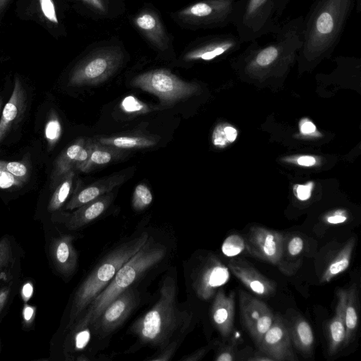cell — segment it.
<instances>
[{
    "label": "cell",
    "mask_w": 361,
    "mask_h": 361,
    "mask_svg": "<svg viewBox=\"0 0 361 361\" xmlns=\"http://www.w3.org/2000/svg\"><path fill=\"white\" fill-rule=\"evenodd\" d=\"M147 233L120 245L92 270L75 291L69 309L66 329L69 330L89 304L106 288L119 269L148 241Z\"/></svg>",
    "instance_id": "obj_3"
},
{
    "label": "cell",
    "mask_w": 361,
    "mask_h": 361,
    "mask_svg": "<svg viewBox=\"0 0 361 361\" xmlns=\"http://www.w3.org/2000/svg\"><path fill=\"white\" fill-rule=\"evenodd\" d=\"M233 274L251 292L262 297L273 295L276 285L257 270L245 259L234 257L228 261Z\"/></svg>",
    "instance_id": "obj_17"
},
{
    "label": "cell",
    "mask_w": 361,
    "mask_h": 361,
    "mask_svg": "<svg viewBox=\"0 0 361 361\" xmlns=\"http://www.w3.org/2000/svg\"><path fill=\"white\" fill-rule=\"evenodd\" d=\"M122 106L128 112L139 111L144 107L143 104L133 97H126L122 103Z\"/></svg>",
    "instance_id": "obj_45"
},
{
    "label": "cell",
    "mask_w": 361,
    "mask_h": 361,
    "mask_svg": "<svg viewBox=\"0 0 361 361\" xmlns=\"http://www.w3.org/2000/svg\"><path fill=\"white\" fill-rule=\"evenodd\" d=\"M94 145V140L85 139V144L75 157L74 170L80 171L89 159Z\"/></svg>",
    "instance_id": "obj_38"
},
{
    "label": "cell",
    "mask_w": 361,
    "mask_h": 361,
    "mask_svg": "<svg viewBox=\"0 0 361 361\" xmlns=\"http://www.w3.org/2000/svg\"><path fill=\"white\" fill-rule=\"evenodd\" d=\"M127 179V174L117 173L102 178L77 192L66 204V210H73L106 194Z\"/></svg>",
    "instance_id": "obj_20"
},
{
    "label": "cell",
    "mask_w": 361,
    "mask_h": 361,
    "mask_svg": "<svg viewBox=\"0 0 361 361\" xmlns=\"http://www.w3.org/2000/svg\"><path fill=\"white\" fill-rule=\"evenodd\" d=\"M164 255L165 247L153 244L149 238L146 244L119 269L110 283L89 304L69 330L92 326L113 299L160 262Z\"/></svg>",
    "instance_id": "obj_5"
},
{
    "label": "cell",
    "mask_w": 361,
    "mask_h": 361,
    "mask_svg": "<svg viewBox=\"0 0 361 361\" xmlns=\"http://www.w3.org/2000/svg\"><path fill=\"white\" fill-rule=\"evenodd\" d=\"M312 189V183H309L307 185H298L296 188L297 197L300 200H306L311 196Z\"/></svg>",
    "instance_id": "obj_48"
},
{
    "label": "cell",
    "mask_w": 361,
    "mask_h": 361,
    "mask_svg": "<svg viewBox=\"0 0 361 361\" xmlns=\"http://www.w3.org/2000/svg\"><path fill=\"white\" fill-rule=\"evenodd\" d=\"M152 195L149 188L143 183L138 184L135 187L133 195V207L136 211H141L152 203Z\"/></svg>",
    "instance_id": "obj_33"
},
{
    "label": "cell",
    "mask_w": 361,
    "mask_h": 361,
    "mask_svg": "<svg viewBox=\"0 0 361 361\" xmlns=\"http://www.w3.org/2000/svg\"><path fill=\"white\" fill-rule=\"evenodd\" d=\"M131 84L156 95L167 104L190 97L197 90L196 84L185 82L166 69H156L140 74Z\"/></svg>",
    "instance_id": "obj_8"
},
{
    "label": "cell",
    "mask_w": 361,
    "mask_h": 361,
    "mask_svg": "<svg viewBox=\"0 0 361 361\" xmlns=\"http://www.w3.org/2000/svg\"><path fill=\"white\" fill-rule=\"evenodd\" d=\"M235 307V293L226 295L223 289L218 290L212 302L211 317L223 338H227L233 329Z\"/></svg>",
    "instance_id": "obj_19"
},
{
    "label": "cell",
    "mask_w": 361,
    "mask_h": 361,
    "mask_svg": "<svg viewBox=\"0 0 361 361\" xmlns=\"http://www.w3.org/2000/svg\"><path fill=\"white\" fill-rule=\"evenodd\" d=\"M245 240L246 249L252 256L274 265L279 264L283 259L285 240L280 232L252 226Z\"/></svg>",
    "instance_id": "obj_12"
},
{
    "label": "cell",
    "mask_w": 361,
    "mask_h": 361,
    "mask_svg": "<svg viewBox=\"0 0 361 361\" xmlns=\"http://www.w3.org/2000/svg\"><path fill=\"white\" fill-rule=\"evenodd\" d=\"M40 11L46 20L53 24H58L56 11L53 0H37Z\"/></svg>",
    "instance_id": "obj_41"
},
{
    "label": "cell",
    "mask_w": 361,
    "mask_h": 361,
    "mask_svg": "<svg viewBox=\"0 0 361 361\" xmlns=\"http://www.w3.org/2000/svg\"><path fill=\"white\" fill-rule=\"evenodd\" d=\"M360 0H314L303 17V42L298 54L303 65L329 56L338 45L355 6Z\"/></svg>",
    "instance_id": "obj_1"
},
{
    "label": "cell",
    "mask_w": 361,
    "mask_h": 361,
    "mask_svg": "<svg viewBox=\"0 0 361 361\" xmlns=\"http://www.w3.org/2000/svg\"><path fill=\"white\" fill-rule=\"evenodd\" d=\"M74 237L69 234L53 236L48 246L50 264L59 276L68 279L75 273L78 265V254L73 246Z\"/></svg>",
    "instance_id": "obj_16"
},
{
    "label": "cell",
    "mask_w": 361,
    "mask_h": 361,
    "mask_svg": "<svg viewBox=\"0 0 361 361\" xmlns=\"http://www.w3.org/2000/svg\"><path fill=\"white\" fill-rule=\"evenodd\" d=\"M229 276L228 268L215 256H210L196 271L193 288L200 299L208 300L216 294L217 288L227 283Z\"/></svg>",
    "instance_id": "obj_14"
},
{
    "label": "cell",
    "mask_w": 361,
    "mask_h": 361,
    "mask_svg": "<svg viewBox=\"0 0 361 361\" xmlns=\"http://www.w3.org/2000/svg\"><path fill=\"white\" fill-rule=\"evenodd\" d=\"M238 135V131L233 127L224 125L218 126L213 133V143L216 146L224 147L233 142Z\"/></svg>",
    "instance_id": "obj_35"
},
{
    "label": "cell",
    "mask_w": 361,
    "mask_h": 361,
    "mask_svg": "<svg viewBox=\"0 0 361 361\" xmlns=\"http://www.w3.org/2000/svg\"><path fill=\"white\" fill-rule=\"evenodd\" d=\"M100 13L106 11V0H80Z\"/></svg>",
    "instance_id": "obj_50"
},
{
    "label": "cell",
    "mask_w": 361,
    "mask_h": 361,
    "mask_svg": "<svg viewBox=\"0 0 361 361\" xmlns=\"http://www.w3.org/2000/svg\"><path fill=\"white\" fill-rule=\"evenodd\" d=\"M258 347L260 352L273 361L297 360L292 348L289 326L280 316H274Z\"/></svg>",
    "instance_id": "obj_13"
},
{
    "label": "cell",
    "mask_w": 361,
    "mask_h": 361,
    "mask_svg": "<svg viewBox=\"0 0 361 361\" xmlns=\"http://www.w3.org/2000/svg\"><path fill=\"white\" fill-rule=\"evenodd\" d=\"M25 103V90L19 78L16 77L11 96L3 109L0 120V144L24 111Z\"/></svg>",
    "instance_id": "obj_22"
},
{
    "label": "cell",
    "mask_w": 361,
    "mask_h": 361,
    "mask_svg": "<svg viewBox=\"0 0 361 361\" xmlns=\"http://www.w3.org/2000/svg\"><path fill=\"white\" fill-rule=\"evenodd\" d=\"M346 289H340L337 293V304L334 317L329 321L327 326L328 350L331 355L336 353L341 348L345 336V304Z\"/></svg>",
    "instance_id": "obj_23"
},
{
    "label": "cell",
    "mask_w": 361,
    "mask_h": 361,
    "mask_svg": "<svg viewBox=\"0 0 361 361\" xmlns=\"http://www.w3.org/2000/svg\"><path fill=\"white\" fill-rule=\"evenodd\" d=\"M0 170L6 171L25 181L28 170L23 163L19 161H6L0 160Z\"/></svg>",
    "instance_id": "obj_37"
},
{
    "label": "cell",
    "mask_w": 361,
    "mask_h": 361,
    "mask_svg": "<svg viewBox=\"0 0 361 361\" xmlns=\"http://www.w3.org/2000/svg\"><path fill=\"white\" fill-rule=\"evenodd\" d=\"M239 307L242 323L258 346L274 315L267 304L243 290L239 291Z\"/></svg>",
    "instance_id": "obj_11"
},
{
    "label": "cell",
    "mask_w": 361,
    "mask_h": 361,
    "mask_svg": "<svg viewBox=\"0 0 361 361\" xmlns=\"http://www.w3.org/2000/svg\"><path fill=\"white\" fill-rule=\"evenodd\" d=\"M75 170L71 169L61 179L49 201L47 211L51 214L58 212L67 200L73 183Z\"/></svg>",
    "instance_id": "obj_31"
},
{
    "label": "cell",
    "mask_w": 361,
    "mask_h": 361,
    "mask_svg": "<svg viewBox=\"0 0 361 361\" xmlns=\"http://www.w3.org/2000/svg\"><path fill=\"white\" fill-rule=\"evenodd\" d=\"M94 140L102 145L123 149L146 148L157 143L154 139L142 136L100 137Z\"/></svg>",
    "instance_id": "obj_30"
},
{
    "label": "cell",
    "mask_w": 361,
    "mask_h": 361,
    "mask_svg": "<svg viewBox=\"0 0 361 361\" xmlns=\"http://www.w3.org/2000/svg\"><path fill=\"white\" fill-rule=\"evenodd\" d=\"M348 219L344 211H336L331 215L325 217V221L329 224H339L344 223Z\"/></svg>",
    "instance_id": "obj_47"
},
{
    "label": "cell",
    "mask_w": 361,
    "mask_h": 361,
    "mask_svg": "<svg viewBox=\"0 0 361 361\" xmlns=\"http://www.w3.org/2000/svg\"><path fill=\"white\" fill-rule=\"evenodd\" d=\"M303 17L281 23L270 40L261 43L258 39L250 42L237 59L239 64L251 69H267L288 65L293 61L302 47Z\"/></svg>",
    "instance_id": "obj_4"
},
{
    "label": "cell",
    "mask_w": 361,
    "mask_h": 361,
    "mask_svg": "<svg viewBox=\"0 0 361 361\" xmlns=\"http://www.w3.org/2000/svg\"><path fill=\"white\" fill-rule=\"evenodd\" d=\"M298 163L304 166H310L315 164V159L310 156H302L298 159Z\"/></svg>",
    "instance_id": "obj_52"
},
{
    "label": "cell",
    "mask_w": 361,
    "mask_h": 361,
    "mask_svg": "<svg viewBox=\"0 0 361 361\" xmlns=\"http://www.w3.org/2000/svg\"><path fill=\"white\" fill-rule=\"evenodd\" d=\"M36 307L25 302L22 310L23 326L28 330L32 327L35 317Z\"/></svg>",
    "instance_id": "obj_44"
},
{
    "label": "cell",
    "mask_w": 361,
    "mask_h": 361,
    "mask_svg": "<svg viewBox=\"0 0 361 361\" xmlns=\"http://www.w3.org/2000/svg\"><path fill=\"white\" fill-rule=\"evenodd\" d=\"M358 291L356 284L353 283L346 289L344 310L345 336L343 348L350 344L355 338L358 325Z\"/></svg>",
    "instance_id": "obj_26"
},
{
    "label": "cell",
    "mask_w": 361,
    "mask_h": 361,
    "mask_svg": "<svg viewBox=\"0 0 361 361\" xmlns=\"http://www.w3.org/2000/svg\"><path fill=\"white\" fill-rule=\"evenodd\" d=\"M236 1L202 0L178 11L177 18L196 27H224L232 24Z\"/></svg>",
    "instance_id": "obj_9"
},
{
    "label": "cell",
    "mask_w": 361,
    "mask_h": 361,
    "mask_svg": "<svg viewBox=\"0 0 361 361\" xmlns=\"http://www.w3.org/2000/svg\"><path fill=\"white\" fill-rule=\"evenodd\" d=\"M315 126L310 121L305 122L300 128L302 134L308 135L315 131Z\"/></svg>",
    "instance_id": "obj_53"
},
{
    "label": "cell",
    "mask_w": 361,
    "mask_h": 361,
    "mask_svg": "<svg viewBox=\"0 0 361 361\" xmlns=\"http://www.w3.org/2000/svg\"><path fill=\"white\" fill-rule=\"evenodd\" d=\"M290 1L237 0L232 24L240 39L250 42L275 32Z\"/></svg>",
    "instance_id": "obj_6"
},
{
    "label": "cell",
    "mask_w": 361,
    "mask_h": 361,
    "mask_svg": "<svg viewBox=\"0 0 361 361\" xmlns=\"http://www.w3.org/2000/svg\"><path fill=\"white\" fill-rule=\"evenodd\" d=\"M238 342L232 340L226 345L222 346L217 352L214 358L216 361H233L235 360Z\"/></svg>",
    "instance_id": "obj_40"
},
{
    "label": "cell",
    "mask_w": 361,
    "mask_h": 361,
    "mask_svg": "<svg viewBox=\"0 0 361 361\" xmlns=\"http://www.w3.org/2000/svg\"><path fill=\"white\" fill-rule=\"evenodd\" d=\"M19 276L7 282L0 283V317L6 312L16 293Z\"/></svg>",
    "instance_id": "obj_32"
},
{
    "label": "cell",
    "mask_w": 361,
    "mask_h": 361,
    "mask_svg": "<svg viewBox=\"0 0 361 361\" xmlns=\"http://www.w3.org/2000/svg\"><path fill=\"white\" fill-rule=\"evenodd\" d=\"M245 248V238L238 234L228 236L221 245L224 255L231 257L240 254Z\"/></svg>",
    "instance_id": "obj_34"
},
{
    "label": "cell",
    "mask_w": 361,
    "mask_h": 361,
    "mask_svg": "<svg viewBox=\"0 0 361 361\" xmlns=\"http://www.w3.org/2000/svg\"><path fill=\"white\" fill-rule=\"evenodd\" d=\"M139 300L138 293L130 286L118 295L92 325L95 334L104 337L118 328L138 305Z\"/></svg>",
    "instance_id": "obj_10"
},
{
    "label": "cell",
    "mask_w": 361,
    "mask_h": 361,
    "mask_svg": "<svg viewBox=\"0 0 361 361\" xmlns=\"http://www.w3.org/2000/svg\"><path fill=\"white\" fill-rule=\"evenodd\" d=\"M177 343L176 341H173L171 343V344L167 345L166 347H164V350L158 355L157 357L149 359L150 360H169L171 359V356L173 355L176 348Z\"/></svg>",
    "instance_id": "obj_46"
},
{
    "label": "cell",
    "mask_w": 361,
    "mask_h": 361,
    "mask_svg": "<svg viewBox=\"0 0 361 361\" xmlns=\"http://www.w3.org/2000/svg\"><path fill=\"white\" fill-rule=\"evenodd\" d=\"M247 360H251V361L271 360V361H273L270 357H269L268 356H267L265 354L262 353V352H260V354H256L254 357L248 358Z\"/></svg>",
    "instance_id": "obj_54"
},
{
    "label": "cell",
    "mask_w": 361,
    "mask_h": 361,
    "mask_svg": "<svg viewBox=\"0 0 361 361\" xmlns=\"http://www.w3.org/2000/svg\"><path fill=\"white\" fill-rule=\"evenodd\" d=\"M355 245V238H350L339 251L334 259L329 263L323 273L321 282H329L342 272L345 271L350 265L352 253Z\"/></svg>",
    "instance_id": "obj_29"
},
{
    "label": "cell",
    "mask_w": 361,
    "mask_h": 361,
    "mask_svg": "<svg viewBox=\"0 0 361 361\" xmlns=\"http://www.w3.org/2000/svg\"><path fill=\"white\" fill-rule=\"evenodd\" d=\"M304 247L302 238L298 235L292 236L286 243L284 240L283 249L286 250L288 255L294 257L302 252Z\"/></svg>",
    "instance_id": "obj_42"
},
{
    "label": "cell",
    "mask_w": 361,
    "mask_h": 361,
    "mask_svg": "<svg viewBox=\"0 0 361 361\" xmlns=\"http://www.w3.org/2000/svg\"><path fill=\"white\" fill-rule=\"evenodd\" d=\"M34 292V285L33 283L31 281H25L23 286H21L20 289V295L22 298V300L27 302L33 295Z\"/></svg>",
    "instance_id": "obj_49"
},
{
    "label": "cell",
    "mask_w": 361,
    "mask_h": 361,
    "mask_svg": "<svg viewBox=\"0 0 361 361\" xmlns=\"http://www.w3.org/2000/svg\"><path fill=\"white\" fill-rule=\"evenodd\" d=\"M292 342L303 355H312L314 347V334L310 324L302 317H297L289 326Z\"/></svg>",
    "instance_id": "obj_27"
},
{
    "label": "cell",
    "mask_w": 361,
    "mask_h": 361,
    "mask_svg": "<svg viewBox=\"0 0 361 361\" xmlns=\"http://www.w3.org/2000/svg\"><path fill=\"white\" fill-rule=\"evenodd\" d=\"M23 250L9 235L0 240V283L9 281L18 276Z\"/></svg>",
    "instance_id": "obj_21"
},
{
    "label": "cell",
    "mask_w": 361,
    "mask_h": 361,
    "mask_svg": "<svg viewBox=\"0 0 361 361\" xmlns=\"http://www.w3.org/2000/svg\"><path fill=\"white\" fill-rule=\"evenodd\" d=\"M25 181L14 176L13 175L0 170V188L9 189L20 187Z\"/></svg>",
    "instance_id": "obj_43"
},
{
    "label": "cell",
    "mask_w": 361,
    "mask_h": 361,
    "mask_svg": "<svg viewBox=\"0 0 361 361\" xmlns=\"http://www.w3.org/2000/svg\"><path fill=\"white\" fill-rule=\"evenodd\" d=\"M243 43L238 35L231 33L212 36L186 52L184 59L188 61H213L238 51Z\"/></svg>",
    "instance_id": "obj_15"
},
{
    "label": "cell",
    "mask_w": 361,
    "mask_h": 361,
    "mask_svg": "<svg viewBox=\"0 0 361 361\" xmlns=\"http://www.w3.org/2000/svg\"><path fill=\"white\" fill-rule=\"evenodd\" d=\"M135 25L145 37L159 50L167 48L169 38L159 18L151 11H145L135 18Z\"/></svg>",
    "instance_id": "obj_24"
},
{
    "label": "cell",
    "mask_w": 361,
    "mask_h": 361,
    "mask_svg": "<svg viewBox=\"0 0 361 361\" xmlns=\"http://www.w3.org/2000/svg\"><path fill=\"white\" fill-rule=\"evenodd\" d=\"M210 350L209 346L203 347L198 350L194 352L193 353L189 355L186 357L183 358L182 360L185 361H197L201 360Z\"/></svg>",
    "instance_id": "obj_51"
},
{
    "label": "cell",
    "mask_w": 361,
    "mask_h": 361,
    "mask_svg": "<svg viewBox=\"0 0 361 361\" xmlns=\"http://www.w3.org/2000/svg\"><path fill=\"white\" fill-rule=\"evenodd\" d=\"M85 138L77 139L64 149L56 159L50 176V188L54 189L62 177L71 169H74L75 157L83 147Z\"/></svg>",
    "instance_id": "obj_25"
},
{
    "label": "cell",
    "mask_w": 361,
    "mask_h": 361,
    "mask_svg": "<svg viewBox=\"0 0 361 361\" xmlns=\"http://www.w3.org/2000/svg\"><path fill=\"white\" fill-rule=\"evenodd\" d=\"M125 154L123 149L104 145L94 140L93 150L80 171L89 173L99 166L122 158Z\"/></svg>",
    "instance_id": "obj_28"
},
{
    "label": "cell",
    "mask_w": 361,
    "mask_h": 361,
    "mask_svg": "<svg viewBox=\"0 0 361 361\" xmlns=\"http://www.w3.org/2000/svg\"><path fill=\"white\" fill-rule=\"evenodd\" d=\"M70 331L74 335L73 344L75 350H81L84 349L90 339V331L88 326Z\"/></svg>",
    "instance_id": "obj_39"
},
{
    "label": "cell",
    "mask_w": 361,
    "mask_h": 361,
    "mask_svg": "<svg viewBox=\"0 0 361 361\" xmlns=\"http://www.w3.org/2000/svg\"><path fill=\"white\" fill-rule=\"evenodd\" d=\"M45 137L49 148H51L59 139L61 133V123L56 115H52L45 126Z\"/></svg>",
    "instance_id": "obj_36"
},
{
    "label": "cell",
    "mask_w": 361,
    "mask_h": 361,
    "mask_svg": "<svg viewBox=\"0 0 361 361\" xmlns=\"http://www.w3.org/2000/svg\"><path fill=\"white\" fill-rule=\"evenodd\" d=\"M9 0H0V15L5 8Z\"/></svg>",
    "instance_id": "obj_55"
},
{
    "label": "cell",
    "mask_w": 361,
    "mask_h": 361,
    "mask_svg": "<svg viewBox=\"0 0 361 361\" xmlns=\"http://www.w3.org/2000/svg\"><path fill=\"white\" fill-rule=\"evenodd\" d=\"M114 200V193H106L76 209L63 218L52 217L54 221L61 223L68 231H75L102 215Z\"/></svg>",
    "instance_id": "obj_18"
},
{
    "label": "cell",
    "mask_w": 361,
    "mask_h": 361,
    "mask_svg": "<svg viewBox=\"0 0 361 361\" xmlns=\"http://www.w3.org/2000/svg\"><path fill=\"white\" fill-rule=\"evenodd\" d=\"M123 56L115 47L102 48L80 61L71 72L70 86L92 85L111 76L120 67Z\"/></svg>",
    "instance_id": "obj_7"
},
{
    "label": "cell",
    "mask_w": 361,
    "mask_h": 361,
    "mask_svg": "<svg viewBox=\"0 0 361 361\" xmlns=\"http://www.w3.org/2000/svg\"><path fill=\"white\" fill-rule=\"evenodd\" d=\"M1 104H2V102H1V98L0 97V111H1Z\"/></svg>",
    "instance_id": "obj_56"
},
{
    "label": "cell",
    "mask_w": 361,
    "mask_h": 361,
    "mask_svg": "<svg viewBox=\"0 0 361 361\" xmlns=\"http://www.w3.org/2000/svg\"><path fill=\"white\" fill-rule=\"evenodd\" d=\"M176 295V281L170 276H166L157 302L131 326L132 332L143 343L164 348L188 326L189 320L179 310Z\"/></svg>",
    "instance_id": "obj_2"
}]
</instances>
